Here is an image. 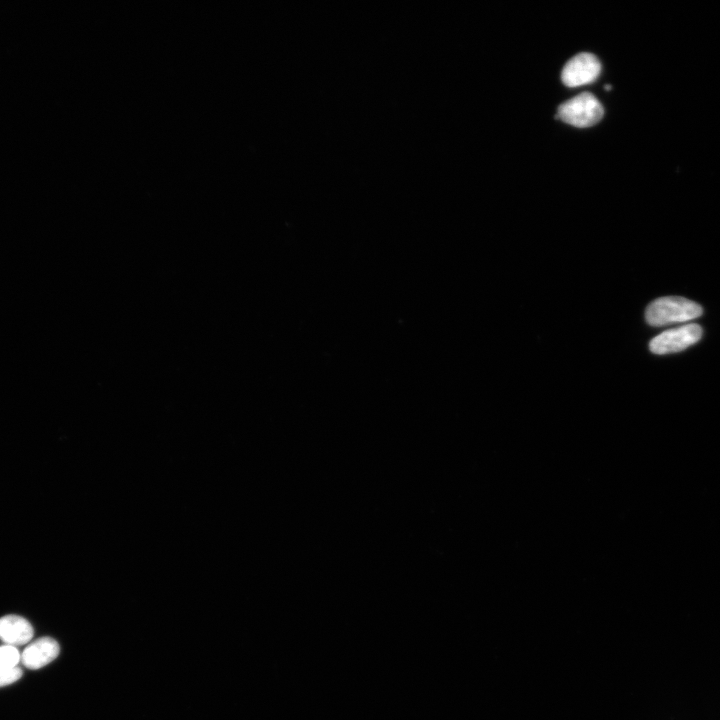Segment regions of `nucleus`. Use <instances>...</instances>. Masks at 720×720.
Segmentation results:
<instances>
[{
    "mask_svg": "<svg viewBox=\"0 0 720 720\" xmlns=\"http://www.w3.org/2000/svg\"><path fill=\"white\" fill-rule=\"evenodd\" d=\"M60 652L58 642L51 637H42L31 642L21 654L22 664L32 670L42 668L57 658Z\"/></svg>",
    "mask_w": 720,
    "mask_h": 720,
    "instance_id": "obj_5",
    "label": "nucleus"
},
{
    "mask_svg": "<svg viewBox=\"0 0 720 720\" xmlns=\"http://www.w3.org/2000/svg\"><path fill=\"white\" fill-rule=\"evenodd\" d=\"M22 670L16 667L11 670L0 671V687L10 685L22 677Z\"/></svg>",
    "mask_w": 720,
    "mask_h": 720,
    "instance_id": "obj_8",
    "label": "nucleus"
},
{
    "mask_svg": "<svg viewBox=\"0 0 720 720\" xmlns=\"http://www.w3.org/2000/svg\"><path fill=\"white\" fill-rule=\"evenodd\" d=\"M703 310L699 304L680 296L661 297L651 302L645 318L651 326H665L698 318Z\"/></svg>",
    "mask_w": 720,
    "mask_h": 720,
    "instance_id": "obj_1",
    "label": "nucleus"
},
{
    "mask_svg": "<svg viewBox=\"0 0 720 720\" xmlns=\"http://www.w3.org/2000/svg\"><path fill=\"white\" fill-rule=\"evenodd\" d=\"M20 661L21 655L16 647L6 644L0 646V671L14 669Z\"/></svg>",
    "mask_w": 720,
    "mask_h": 720,
    "instance_id": "obj_7",
    "label": "nucleus"
},
{
    "mask_svg": "<svg viewBox=\"0 0 720 720\" xmlns=\"http://www.w3.org/2000/svg\"><path fill=\"white\" fill-rule=\"evenodd\" d=\"M600 71L601 63L595 55L579 53L565 64L561 79L567 87H577L595 81Z\"/></svg>",
    "mask_w": 720,
    "mask_h": 720,
    "instance_id": "obj_4",
    "label": "nucleus"
},
{
    "mask_svg": "<svg viewBox=\"0 0 720 720\" xmlns=\"http://www.w3.org/2000/svg\"><path fill=\"white\" fill-rule=\"evenodd\" d=\"M604 110L599 100L591 93H581L559 105L556 119L575 127L585 128L598 123Z\"/></svg>",
    "mask_w": 720,
    "mask_h": 720,
    "instance_id": "obj_2",
    "label": "nucleus"
},
{
    "mask_svg": "<svg viewBox=\"0 0 720 720\" xmlns=\"http://www.w3.org/2000/svg\"><path fill=\"white\" fill-rule=\"evenodd\" d=\"M701 336L702 328L698 324H688L660 333L650 341L649 348L659 355L679 352L698 342Z\"/></svg>",
    "mask_w": 720,
    "mask_h": 720,
    "instance_id": "obj_3",
    "label": "nucleus"
},
{
    "mask_svg": "<svg viewBox=\"0 0 720 720\" xmlns=\"http://www.w3.org/2000/svg\"><path fill=\"white\" fill-rule=\"evenodd\" d=\"M34 634L31 623L19 615H5L0 618V639L11 646L30 642Z\"/></svg>",
    "mask_w": 720,
    "mask_h": 720,
    "instance_id": "obj_6",
    "label": "nucleus"
},
{
    "mask_svg": "<svg viewBox=\"0 0 720 720\" xmlns=\"http://www.w3.org/2000/svg\"><path fill=\"white\" fill-rule=\"evenodd\" d=\"M604 88H605L606 91H610V90H611V85H605Z\"/></svg>",
    "mask_w": 720,
    "mask_h": 720,
    "instance_id": "obj_9",
    "label": "nucleus"
}]
</instances>
